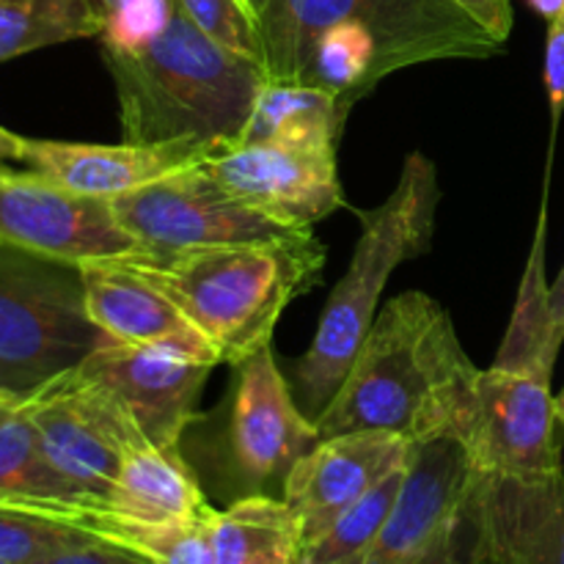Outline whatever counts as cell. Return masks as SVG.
<instances>
[{
  "label": "cell",
  "instance_id": "14",
  "mask_svg": "<svg viewBox=\"0 0 564 564\" xmlns=\"http://www.w3.org/2000/svg\"><path fill=\"white\" fill-rule=\"evenodd\" d=\"M466 449L452 435L411 444L391 516L358 564H411L466 521L474 488Z\"/></svg>",
  "mask_w": 564,
  "mask_h": 564
},
{
  "label": "cell",
  "instance_id": "32",
  "mask_svg": "<svg viewBox=\"0 0 564 564\" xmlns=\"http://www.w3.org/2000/svg\"><path fill=\"white\" fill-rule=\"evenodd\" d=\"M545 91L551 102L554 130L564 110V11L549 22V42H545Z\"/></svg>",
  "mask_w": 564,
  "mask_h": 564
},
{
  "label": "cell",
  "instance_id": "26",
  "mask_svg": "<svg viewBox=\"0 0 564 564\" xmlns=\"http://www.w3.org/2000/svg\"><path fill=\"white\" fill-rule=\"evenodd\" d=\"M405 463L380 479L356 505L347 507L317 543L301 551L303 560L312 564H358L389 521L402 477H405Z\"/></svg>",
  "mask_w": 564,
  "mask_h": 564
},
{
  "label": "cell",
  "instance_id": "27",
  "mask_svg": "<svg viewBox=\"0 0 564 564\" xmlns=\"http://www.w3.org/2000/svg\"><path fill=\"white\" fill-rule=\"evenodd\" d=\"M213 518L182 523V527H141V523L119 521V518H110L108 512L97 510L88 521V532L121 545L152 564H213V554H209Z\"/></svg>",
  "mask_w": 564,
  "mask_h": 564
},
{
  "label": "cell",
  "instance_id": "34",
  "mask_svg": "<svg viewBox=\"0 0 564 564\" xmlns=\"http://www.w3.org/2000/svg\"><path fill=\"white\" fill-rule=\"evenodd\" d=\"M471 543V527H468V521H463L455 532L446 534L441 543H435L427 554H422L411 564H474Z\"/></svg>",
  "mask_w": 564,
  "mask_h": 564
},
{
  "label": "cell",
  "instance_id": "23",
  "mask_svg": "<svg viewBox=\"0 0 564 564\" xmlns=\"http://www.w3.org/2000/svg\"><path fill=\"white\" fill-rule=\"evenodd\" d=\"M389 75L378 36L358 20H341L325 28L312 47L303 86L336 94L345 105H356Z\"/></svg>",
  "mask_w": 564,
  "mask_h": 564
},
{
  "label": "cell",
  "instance_id": "41",
  "mask_svg": "<svg viewBox=\"0 0 564 564\" xmlns=\"http://www.w3.org/2000/svg\"><path fill=\"white\" fill-rule=\"evenodd\" d=\"M242 3L251 9L253 17H259V14H262V9H264V3H268V0H242Z\"/></svg>",
  "mask_w": 564,
  "mask_h": 564
},
{
  "label": "cell",
  "instance_id": "1",
  "mask_svg": "<svg viewBox=\"0 0 564 564\" xmlns=\"http://www.w3.org/2000/svg\"><path fill=\"white\" fill-rule=\"evenodd\" d=\"M479 369L449 312L427 292L386 303L317 419L319 438L383 430L411 444L455 433Z\"/></svg>",
  "mask_w": 564,
  "mask_h": 564
},
{
  "label": "cell",
  "instance_id": "39",
  "mask_svg": "<svg viewBox=\"0 0 564 564\" xmlns=\"http://www.w3.org/2000/svg\"><path fill=\"white\" fill-rule=\"evenodd\" d=\"M471 562L474 564H512L510 560H505V556H499V554H494V551H488L485 549L482 543H477V538H474V532H471Z\"/></svg>",
  "mask_w": 564,
  "mask_h": 564
},
{
  "label": "cell",
  "instance_id": "9",
  "mask_svg": "<svg viewBox=\"0 0 564 564\" xmlns=\"http://www.w3.org/2000/svg\"><path fill=\"white\" fill-rule=\"evenodd\" d=\"M0 246L80 264L113 262L143 251L119 224L108 198L75 193L33 171L0 165Z\"/></svg>",
  "mask_w": 564,
  "mask_h": 564
},
{
  "label": "cell",
  "instance_id": "15",
  "mask_svg": "<svg viewBox=\"0 0 564 564\" xmlns=\"http://www.w3.org/2000/svg\"><path fill=\"white\" fill-rule=\"evenodd\" d=\"M411 441L383 430L319 438L286 474L281 499L292 510L301 551L317 543L330 523L408 460Z\"/></svg>",
  "mask_w": 564,
  "mask_h": 564
},
{
  "label": "cell",
  "instance_id": "37",
  "mask_svg": "<svg viewBox=\"0 0 564 564\" xmlns=\"http://www.w3.org/2000/svg\"><path fill=\"white\" fill-rule=\"evenodd\" d=\"M551 312H554L556 325H560V330L564 334V264L556 281L551 284Z\"/></svg>",
  "mask_w": 564,
  "mask_h": 564
},
{
  "label": "cell",
  "instance_id": "10",
  "mask_svg": "<svg viewBox=\"0 0 564 564\" xmlns=\"http://www.w3.org/2000/svg\"><path fill=\"white\" fill-rule=\"evenodd\" d=\"M110 204L119 224L141 242L143 251H182L290 235V229L226 191L224 182L207 169V160Z\"/></svg>",
  "mask_w": 564,
  "mask_h": 564
},
{
  "label": "cell",
  "instance_id": "5",
  "mask_svg": "<svg viewBox=\"0 0 564 564\" xmlns=\"http://www.w3.org/2000/svg\"><path fill=\"white\" fill-rule=\"evenodd\" d=\"M341 20L378 36L389 75L430 61H482L507 47L449 0H268L257 17L264 80H306L314 42Z\"/></svg>",
  "mask_w": 564,
  "mask_h": 564
},
{
  "label": "cell",
  "instance_id": "6",
  "mask_svg": "<svg viewBox=\"0 0 564 564\" xmlns=\"http://www.w3.org/2000/svg\"><path fill=\"white\" fill-rule=\"evenodd\" d=\"M108 345L80 268L0 246V391L33 394Z\"/></svg>",
  "mask_w": 564,
  "mask_h": 564
},
{
  "label": "cell",
  "instance_id": "25",
  "mask_svg": "<svg viewBox=\"0 0 564 564\" xmlns=\"http://www.w3.org/2000/svg\"><path fill=\"white\" fill-rule=\"evenodd\" d=\"M301 543L297 521L284 499L270 494H246L215 512L209 523V554L213 564H246L259 551L279 543Z\"/></svg>",
  "mask_w": 564,
  "mask_h": 564
},
{
  "label": "cell",
  "instance_id": "42",
  "mask_svg": "<svg viewBox=\"0 0 564 564\" xmlns=\"http://www.w3.org/2000/svg\"><path fill=\"white\" fill-rule=\"evenodd\" d=\"M556 416H560V427L564 433V389H562V394L556 397Z\"/></svg>",
  "mask_w": 564,
  "mask_h": 564
},
{
  "label": "cell",
  "instance_id": "2",
  "mask_svg": "<svg viewBox=\"0 0 564 564\" xmlns=\"http://www.w3.org/2000/svg\"><path fill=\"white\" fill-rule=\"evenodd\" d=\"M158 286L213 347L220 364H242L270 345L275 323L325 268L312 229L270 240L182 251H138L113 259Z\"/></svg>",
  "mask_w": 564,
  "mask_h": 564
},
{
  "label": "cell",
  "instance_id": "40",
  "mask_svg": "<svg viewBox=\"0 0 564 564\" xmlns=\"http://www.w3.org/2000/svg\"><path fill=\"white\" fill-rule=\"evenodd\" d=\"M527 3L532 6L540 17H545L549 22L556 20V17L564 11V0H527Z\"/></svg>",
  "mask_w": 564,
  "mask_h": 564
},
{
  "label": "cell",
  "instance_id": "44",
  "mask_svg": "<svg viewBox=\"0 0 564 564\" xmlns=\"http://www.w3.org/2000/svg\"><path fill=\"white\" fill-rule=\"evenodd\" d=\"M0 564H9V562H0Z\"/></svg>",
  "mask_w": 564,
  "mask_h": 564
},
{
  "label": "cell",
  "instance_id": "38",
  "mask_svg": "<svg viewBox=\"0 0 564 564\" xmlns=\"http://www.w3.org/2000/svg\"><path fill=\"white\" fill-rule=\"evenodd\" d=\"M22 402H25V397L14 394V391H0V424L9 422V419L20 411Z\"/></svg>",
  "mask_w": 564,
  "mask_h": 564
},
{
  "label": "cell",
  "instance_id": "3",
  "mask_svg": "<svg viewBox=\"0 0 564 564\" xmlns=\"http://www.w3.org/2000/svg\"><path fill=\"white\" fill-rule=\"evenodd\" d=\"M105 64L119 97L121 141L130 143H235L264 83L257 61L215 42L176 3L158 36L105 47Z\"/></svg>",
  "mask_w": 564,
  "mask_h": 564
},
{
  "label": "cell",
  "instance_id": "43",
  "mask_svg": "<svg viewBox=\"0 0 564 564\" xmlns=\"http://www.w3.org/2000/svg\"><path fill=\"white\" fill-rule=\"evenodd\" d=\"M301 564H312V562H306V560H303V556H301Z\"/></svg>",
  "mask_w": 564,
  "mask_h": 564
},
{
  "label": "cell",
  "instance_id": "12",
  "mask_svg": "<svg viewBox=\"0 0 564 564\" xmlns=\"http://www.w3.org/2000/svg\"><path fill=\"white\" fill-rule=\"evenodd\" d=\"M317 441V422L292 397L273 347L237 364L226 452L246 494H268L273 485L284 488L286 474Z\"/></svg>",
  "mask_w": 564,
  "mask_h": 564
},
{
  "label": "cell",
  "instance_id": "28",
  "mask_svg": "<svg viewBox=\"0 0 564 564\" xmlns=\"http://www.w3.org/2000/svg\"><path fill=\"white\" fill-rule=\"evenodd\" d=\"M97 534L36 510L0 505V562L31 564L66 545L83 543Z\"/></svg>",
  "mask_w": 564,
  "mask_h": 564
},
{
  "label": "cell",
  "instance_id": "18",
  "mask_svg": "<svg viewBox=\"0 0 564 564\" xmlns=\"http://www.w3.org/2000/svg\"><path fill=\"white\" fill-rule=\"evenodd\" d=\"M102 512L141 527H182L207 521L215 516V507L204 496L180 446L169 449L152 441H138L127 449Z\"/></svg>",
  "mask_w": 564,
  "mask_h": 564
},
{
  "label": "cell",
  "instance_id": "36",
  "mask_svg": "<svg viewBox=\"0 0 564 564\" xmlns=\"http://www.w3.org/2000/svg\"><path fill=\"white\" fill-rule=\"evenodd\" d=\"M22 152V135H14L6 127H0V165L3 163H20Z\"/></svg>",
  "mask_w": 564,
  "mask_h": 564
},
{
  "label": "cell",
  "instance_id": "7",
  "mask_svg": "<svg viewBox=\"0 0 564 564\" xmlns=\"http://www.w3.org/2000/svg\"><path fill=\"white\" fill-rule=\"evenodd\" d=\"M560 416L551 380L529 372L479 369L452 438L477 477L543 479L564 471Z\"/></svg>",
  "mask_w": 564,
  "mask_h": 564
},
{
  "label": "cell",
  "instance_id": "30",
  "mask_svg": "<svg viewBox=\"0 0 564 564\" xmlns=\"http://www.w3.org/2000/svg\"><path fill=\"white\" fill-rule=\"evenodd\" d=\"M94 9L102 20V47L127 50L163 31L174 0H94Z\"/></svg>",
  "mask_w": 564,
  "mask_h": 564
},
{
  "label": "cell",
  "instance_id": "24",
  "mask_svg": "<svg viewBox=\"0 0 564 564\" xmlns=\"http://www.w3.org/2000/svg\"><path fill=\"white\" fill-rule=\"evenodd\" d=\"M94 36H102L94 0H0V64Z\"/></svg>",
  "mask_w": 564,
  "mask_h": 564
},
{
  "label": "cell",
  "instance_id": "16",
  "mask_svg": "<svg viewBox=\"0 0 564 564\" xmlns=\"http://www.w3.org/2000/svg\"><path fill=\"white\" fill-rule=\"evenodd\" d=\"M218 143L180 138L165 143H75L22 138L20 163L44 180L94 198L127 196L163 176L204 163Z\"/></svg>",
  "mask_w": 564,
  "mask_h": 564
},
{
  "label": "cell",
  "instance_id": "19",
  "mask_svg": "<svg viewBox=\"0 0 564 564\" xmlns=\"http://www.w3.org/2000/svg\"><path fill=\"white\" fill-rule=\"evenodd\" d=\"M80 275L88 317L116 345L202 339L185 314L135 270L119 262H91L80 264Z\"/></svg>",
  "mask_w": 564,
  "mask_h": 564
},
{
  "label": "cell",
  "instance_id": "22",
  "mask_svg": "<svg viewBox=\"0 0 564 564\" xmlns=\"http://www.w3.org/2000/svg\"><path fill=\"white\" fill-rule=\"evenodd\" d=\"M545 231H549V209L543 202L521 290H518L516 312H512L510 328H507L494 367L551 380L564 334L551 312V284L545 279Z\"/></svg>",
  "mask_w": 564,
  "mask_h": 564
},
{
  "label": "cell",
  "instance_id": "21",
  "mask_svg": "<svg viewBox=\"0 0 564 564\" xmlns=\"http://www.w3.org/2000/svg\"><path fill=\"white\" fill-rule=\"evenodd\" d=\"M350 110L325 88L264 80L235 143H292L336 152Z\"/></svg>",
  "mask_w": 564,
  "mask_h": 564
},
{
  "label": "cell",
  "instance_id": "29",
  "mask_svg": "<svg viewBox=\"0 0 564 564\" xmlns=\"http://www.w3.org/2000/svg\"><path fill=\"white\" fill-rule=\"evenodd\" d=\"M174 3L215 42L257 61V64L262 61L257 17L242 0H174Z\"/></svg>",
  "mask_w": 564,
  "mask_h": 564
},
{
  "label": "cell",
  "instance_id": "35",
  "mask_svg": "<svg viewBox=\"0 0 564 564\" xmlns=\"http://www.w3.org/2000/svg\"><path fill=\"white\" fill-rule=\"evenodd\" d=\"M246 564H301V543H279L273 549L259 551L257 556H251Z\"/></svg>",
  "mask_w": 564,
  "mask_h": 564
},
{
  "label": "cell",
  "instance_id": "31",
  "mask_svg": "<svg viewBox=\"0 0 564 564\" xmlns=\"http://www.w3.org/2000/svg\"><path fill=\"white\" fill-rule=\"evenodd\" d=\"M31 564H152L143 556L132 554V551L121 549V545L108 543L102 538L83 540V543L66 545V549L53 551V554L42 556V560Z\"/></svg>",
  "mask_w": 564,
  "mask_h": 564
},
{
  "label": "cell",
  "instance_id": "17",
  "mask_svg": "<svg viewBox=\"0 0 564 564\" xmlns=\"http://www.w3.org/2000/svg\"><path fill=\"white\" fill-rule=\"evenodd\" d=\"M466 521L512 564H564V471L543 479L474 477Z\"/></svg>",
  "mask_w": 564,
  "mask_h": 564
},
{
  "label": "cell",
  "instance_id": "8",
  "mask_svg": "<svg viewBox=\"0 0 564 564\" xmlns=\"http://www.w3.org/2000/svg\"><path fill=\"white\" fill-rule=\"evenodd\" d=\"M28 411L44 460L83 499L102 510L127 449L147 441L130 413L80 367L28 394Z\"/></svg>",
  "mask_w": 564,
  "mask_h": 564
},
{
  "label": "cell",
  "instance_id": "4",
  "mask_svg": "<svg viewBox=\"0 0 564 564\" xmlns=\"http://www.w3.org/2000/svg\"><path fill=\"white\" fill-rule=\"evenodd\" d=\"M441 204L438 169L422 152L402 163L400 180L383 204L361 209V237L339 284L319 314L317 334L306 356L295 364V386L303 411L314 422L328 408L364 336L378 317L386 284L400 264L430 251Z\"/></svg>",
  "mask_w": 564,
  "mask_h": 564
},
{
  "label": "cell",
  "instance_id": "13",
  "mask_svg": "<svg viewBox=\"0 0 564 564\" xmlns=\"http://www.w3.org/2000/svg\"><path fill=\"white\" fill-rule=\"evenodd\" d=\"M207 169L240 202L290 231L345 207L336 152L292 143H226L207 158Z\"/></svg>",
  "mask_w": 564,
  "mask_h": 564
},
{
  "label": "cell",
  "instance_id": "11",
  "mask_svg": "<svg viewBox=\"0 0 564 564\" xmlns=\"http://www.w3.org/2000/svg\"><path fill=\"white\" fill-rule=\"evenodd\" d=\"M220 364L202 339L108 345L80 364L83 372L121 402L143 438L176 449L198 419L196 405L209 372Z\"/></svg>",
  "mask_w": 564,
  "mask_h": 564
},
{
  "label": "cell",
  "instance_id": "20",
  "mask_svg": "<svg viewBox=\"0 0 564 564\" xmlns=\"http://www.w3.org/2000/svg\"><path fill=\"white\" fill-rule=\"evenodd\" d=\"M0 505L64 518L86 532L88 521L99 510L44 460L36 427L28 411V397L20 411L9 422L0 424Z\"/></svg>",
  "mask_w": 564,
  "mask_h": 564
},
{
  "label": "cell",
  "instance_id": "33",
  "mask_svg": "<svg viewBox=\"0 0 564 564\" xmlns=\"http://www.w3.org/2000/svg\"><path fill=\"white\" fill-rule=\"evenodd\" d=\"M477 20L496 42L507 44L512 33V0H449Z\"/></svg>",
  "mask_w": 564,
  "mask_h": 564
}]
</instances>
